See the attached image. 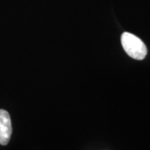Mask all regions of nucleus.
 Segmentation results:
<instances>
[{
    "label": "nucleus",
    "instance_id": "f03ea898",
    "mask_svg": "<svg viewBox=\"0 0 150 150\" xmlns=\"http://www.w3.org/2000/svg\"><path fill=\"white\" fill-rule=\"evenodd\" d=\"M12 124L9 113L6 110L0 109V144L7 145L10 140Z\"/></svg>",
    "mask_w": 150,
    "mask_h": 150
},
{
    "label": "nucleus",
    "instance_id": "f257e3e1",
    "mask_svg": "<svg viewBox=\"0 0 150 150\" xmlns=\"http://www.w3.org/2000/svg\"><path fill=\"white\" fill-rule=\"evenodd\" d=\"M121 43L124 51L133 59L143 60L147 55V48L144 43L133 33H123L121 36Z\"/></svg>",
    "mask_w": 150,
    "mask_h": 150
}]
</instances>
